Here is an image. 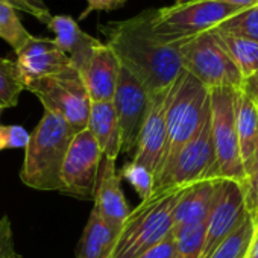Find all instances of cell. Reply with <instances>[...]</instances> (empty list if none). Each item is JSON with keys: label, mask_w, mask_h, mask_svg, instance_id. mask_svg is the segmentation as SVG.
<instances>
[{"label": "cell", "mask_w": 258, "mask_h": 258, "mask_svg": "<svg viewBox=\"0 0 258 258\" xmlns=\"http://www.w3.org/2000/svg\"><path fill=\"white\" fill-rule=\"evenodd\" d=\"M155 8L118 22L99 26L106 46L114 52L120 67L131 73L148 93L149 100L169 93L182 73L179 44L155 32Z\"/></svg>", "instance_id": "cell-1"}, {"label": "cell", "mask_w": 258, "mask_h": 258, "mask_svg": "<svg viewBox=\"0 0 258 258\" xmlns=\"http://www.w3.org/2000/svg\"><path fill=\"white\" fill-rule=\"evenodd\" d=\"M75 137L69 123L58 114H44L29 134L20 178L25 185L41 191H59L61 167Z\"/></svg>", "instance_id": "cell-2"}, {"label": "cell", "mask_w": 258, "mask_h": 258, "mask_svg": "<svg viewBox=\"0 0 258 258\" xmlns=\"http://www.w3.org/2000/svg\"><path fill=\"white\" fill-rule=\"evenodd\" d=\"M210 112V90L204 87L196 78L182 70L175 84L167 93L166 99V131L167 142L164 157L155 173L172 161L178 151L190 142L201 129L204 120Z\"/></svg>", "instance_id": "cell-3"}, {"label": "cell", "mask_w": 258, "mask_h": 258, "mask_svg": "<svg viewBox=\"0 0 258 258\" xmlns=\"http://www.w3.org/2000/svg\"><path fill=\"white\" fill-rule=\"evenodd\" d=\"M184 188L152 195L123 223L111 258H137L172 232V216Z\"/></svg>", "instance_id": "cell-4"}, {"label": "cell", "mask_w": 258, "mask_h": 258, "mask_svg": "<svg viewBox=\"0 0 258 258\" xmlns=\"http://www.w3.org/2000/svg\"><path fill=\"white\" fill-rule=\"evenodd\" d=\"M179 56L182 69L208 90H235L244 84L214 29L182 41L179 44Z\"/></svg>", "instance_id": "cell-5"}, {"label": "cell", "mask_w": 258, "mask_h": 258, "mask_svg": "<svg viewBox=\"0 0 258 258\" xmlns=\"http://www.w3.org/2000/svg\"><path fill=\"white\" fill-rule=\"evenodd\" d=\"M240 11L217 0H187L184 4L155 8L152 26L164 38L182 43L217 28Z\"/></svg>", "instance_id": "cell-6"}, {"label": "cell", "mask_w": 258, "mask_h": 258, "mask_svg": "<svg viewBox=\"0 0 258 258\" xmlns=\"http://www.w3.org/2000/svg\"><path fill=\"white\" fill-rule=\"evenodd\" d=\"M210 124L214 149V179L241 184L246 178L234 123V90H210Z\"/></svg>", "instance_id": "cell-7"}, {"label": "cell", "mask_w": 258, "mask_h": 258, "mask_svg": "<svg viewBox=\"0 0 258 258\" xmlns=\"http://www.w3.org/2000/svg\"><path fill=\"white\" fill-rule=\"evenodd\" d=\"M213 170L214 149L211 142V124L208 112L198 134L178 151L172 161L155 178L152 195L181 190L205 179H214Z\"/></svg>", "instance_id": "cell-8"}, {"label": "cell", "mask_w": 258, "mask_h": 258, "mask_svg": "<svg viewBox=\"0 0 258 258\" xmlns=\"http://www.w3.org/2000/svg\"><path fill=\"white\" fill-rule=\"evenodd\" d=\"M38 97L44 109L61 115L75 134L87 129L91 100L76 69L59 75L37 79L26 85Z\"/></svg>", "instance_id": "cell-9"}, {"label": "cell", "mask_w": 258, "mask_h": 258, "mask_svg": "<svg viewBox=\"0 0 258 258\" xmlns=\"http://www.w3.org/2000/svg\"><path fill=\"white\" fill-rule=\"evenodd\" d=\"M102 160L103 155L88 129L75 134L61 167L59 191L78 199L93 201Z\"/></svg>", "instance_id": "cell-10"}, {"label": "cell", "mask_w": 258, "mask_h": 258, "mask_svg": "<svg viewBox=\"0 0 258 258\" xmlns=\"http://www.w3.org/2000/svg\"><path fill=\"white\" fill-rule=\"evenodd\" d=\"M246 214L240 184L229 179H216L211 208L205 220L201 258H208L213 250L243 222Z\"/></svg>", "instance_id": "cell-11"}, {"label": "cell", "mask_w": 258, "mask_h": 258, "mask_svg": "<svg viewBox=\"0 0 258 258\" xmlns=\"http://www.w3.org/2000/svg\"><path fill=\"white\" fill-rule=\"evenodd\" d=\"M111 103L120 127L121 152L133 154L136 152L140 129L148 112L149 97L142 84L123 67H120Z\"/></svg>", "instance_id": "cell-12"}, {"label": "cell", "mask_w": 258, "mask_h": 258, "mask_svg": "<svg viewBox=\"0 0 258 258\" xmlns=\"http://www.w3.org/2000/svg\"><path fill=\"white\" fill-rule=\"evenodd\" d=\"M16 55L25 85L37 79L59 76L75 69L70 58L50 38L32 37Z\"/></svg>", "instance_id": "cell-13"}, {"label": "cell", "mask_w": 258, "mask_h": 258, "mask_svg": "<svg viewBox=\"0 0 258 258\" xmlns=\"http://www.w3.org/2000/svg\"><path fill=\"white\" fill-rule=\"evenodd\" d=\"M166 99L167 94L151 99L145 121L142 124L133 161L155 173L166 151Z\"/></svg>", "instance_id": "cell-14"}, {"label": "cell", "mask_w": 258, "mask_h": 258, "mask_svg": "<svg viewBox=\"0 0 258 258\" xmlns=\"http://www.w3.org/2000/svg\"><path fill=\"white\" fill-rule=\"evenodd\" d=\"M93 210L111 226L120 228L131 214L126 196L121 188V178L115 169V161L105 158L100 163L94 188Z\"/></svg>", "instance_id": "cell-15"}, {"label": "cell", "mask_w": 258, "mask_h": 258, "mask_svg": "<svg viewBox=\"0 0 258 258\" xmlns=\"http://www.w3.org/2000/svg\"><path fill=\"white\" fill-rule=\"evenodd\" d=\"M234 123L246 176L258 167V100L243 84L234 90Z\"/></svg>", "instance_id": "cell-16"}, {"label": "cell", "mask_w": 258, "mask_h": 258, "mask_svg": "<svg viewBox=\"0 0 258 258\" xmlns=\"http://www.w3.org/2000/svg\"><path fill=\"white\" fill-rule=\"evenodd\" d=\"M118 72L120 64L117 56L105 43H102L93 50L78 73L91 102H111L115 91Z\"/></svg>", "instance_id": "cell-17"}, {"label": "cell", "mask_w": 258, "mask_h": 258, "mask_svg": "<svg viewBox=\"0 0 258 258\" xmlns=\"http://www.w3.org/2000/svg\"><path fill=\"white\" fill-rule=\"evenodd\" d=\"M47 28L55 34V43L70 58L76 72L84 67L93 50L102 44V41L84 32L70 16H52Z\"/></svg>", "instance_id": "cell-18"}, {"label": "cell", "mask_w": 258, "mask_h": 258, "mask_svg": "<svg viewBox=\"0 0 258 258\" xmlns=\"http://www.w3.org/2000/svg\"><path fill=\"white\" fill-rule=\"evenodd\" d=\"M214 188L216 179H205L182 190L172 216V234H176L182 228L207 220Z\"/></svg>", "instance_id": "cell-19"}, {"label": "cell", "mask_w": 258, "mask_h": 258, "mask_svg": "<svg viewBox=\"0 0 258 258\" xmlns=\"http://www.w3.org/2000/svg\"><path fill=\"white\" fill-rule=\"evenodd\" d=\"M87 129L102 155L115 161L121 152V140L117 115L111 102H91Z\"/></svg>", "instance_id": "cell-20"}, {"label": "cell", "mask_w": 258, "mask_h": 258, "mask_svg": "<svg viewBox=\"0 0 258 258\" xmlns=\"http://www.w3.org/2000/svg\"><path fill=\"white\" fill-rule=\"evenodd\" d=\"M118 234L120 228L111 226L91 210L76 247V258H111Z\"/></svg>", "instance_id": "cell-21"}, {"label": "cell", "mask_w": 258, "mask_h": 258, "mask_svg": "<svg viewBox=\"0 0 258 258\" xmlns=\"http://www.w3.org/2000/svg\"><path fill=\"white\" fill-rule=\"evenodd\" d=\"M214 32L217 34L235 67L238 69L243 81L255 76L258 73V41L231 35L217 29H214Z\"/></svg>", "instance_id": "cell-22"}, {"label": "cell", "mask_w": 258, "mask_h": 258, "mask_svg": "<svg viewBox=\"0 0 258 258\" xmlns=\"http://www.w3.org/2000/svg\"><path fill=\"white\" fill-rule=\"evenodd\" d=\"M255 232V223L249 214H246L243 222L213 250L208 258H246Z\"/></svg>", "instance_id": "cell-23"}, {"label": "cell", "mask_w": 258, "mask_h": 258, "mask_svg": "<svg viewBox=\"0 0 258 258\" xmlns=\"http://www.w3.org/2000/svg\"><path fill=\"white\" fill-rule=\"evenodd\" d=\"M26 90L23 76L16 61L0 58V111L14 108Z\"/></svg>", "instance_id": "cell-24"}, {"label": "cell", "mask_w": 258, "mask_h": 258, "mask_svg": "<svg viewBox=\"0 0 258 258\" xmlns=\"http://www.w3.org/2000/svg\"><path fill=\"white\" fill-rule=\"evenodd\" d=\"M34 35L23 26L17 10L0 0V38L7 41L17 53Z\"/></svg>", "instance_id": "cell-25"}, {"label": "cell", "mask_w": 258, "mask_h": 258, "mask_svg": "<svg viewBox=\"0 0 258 258\" xmlns=\"http://www.w3.org/2000/svg\"><path fill=\"white\" fill-rule=\"evenodd\" d=\"M214 29L231 34V35L258 41V7L241 10L240 13L229 17L228 20H225Z\"/></svg>", "instance_id": "cell-26"}, {"label": "cell", "mask_w": 258, "mask_h": 258, "mask_svg": "<svg viewBox=\"0 0 258 258\" xmlns=\"http://www.w3.org/2000/svg\"><path fill=\"white\" fill-rule=\"evenodd\" d=\"M205 222L182 228L175 235L173 258H201Z\"/></svg>", "instance_id": "cell-27"}, {"label": "cell", "mask_w": 258, "mask_h": 258, "mask_svg": "<svg viewBox=\"0 0 258 258\" xmlns=\"http://www.w3.org/2000/svg\"><path fill=\"white\" fill-rule=\"evenodd\" d=\"M118 175H120L121 179H124V181H127L129 184H131V187L140 196L142 202L152 196L154 185H155V178H154V173L151 170H148L146 167L131 161V163L124 164L118 170Z\"/></svg>", "instance_id": "cell-28"}, {"label": "cell", "mask_w": 258, "mask_h": 258, "mask_svg": "<svg viewBox=\"0 0 258 258\" xmlns=\"http://www.w3.org/2000/svg\"><path fill=\"white\" fill-rule=\"evenodd\" d=\"M29 134L20 124L0 123V152L7 149H25L29 142Z\"/></svg>", "instance_id": "cell-29"}, {"label": "cell", "mask_w": 258, "mask_h": 258, "mask_svg": "<svg viewBox=\"0 0 258 258\" xmlns=\"http://www.w3.org/2000/svg\"><path fill=\"white\" fill-rule=\"evenodd\" d=\"M240 187L243 193L244 210L256 226L258 225V167L249 176L244 178Z\"/></svg>", "instance_id": "cell-30"}, {"label": "cell", "mask_w": 258, "mask_h": 258, "mask_svg": "<svg viewBox=\"0 0 258 258\" xmlns=\"http://www.w3.org/2000/svg\"><path fill=\"white\" fill-rule=\"evenodd\" d=\"M4 2L13 5L17 11H23L32 17H35L38 22L47 25L52 19V14L44 4V0H4Z\"/></svg>", "instance_id": "cell-31"}, {"label": "cell", "mask_w": 258, "mask_h": 258, "mask_svg": "<svg viewBox=\"0 0 258 258\" xmlns=\"http://www.w3.org/2000/svg\"><path fill=\"white\" fill-rule=\"evenodd\" d=\"M0 258H22L16 249L13 225L7 214L0 217Z\"/></svg>", "instance_id": "cell-32"}, {"label": "cell", "mask_w": 258, "mask_h": 258, "mask_svg": "<svg viewBox=\"0 0 258 258\" xmlns=\"http://www.w3.org/2000/svg\"><path fill=\"white\" fill-rule=\"evenodd\" d=\"M175 253V235L170 232L161 241L146 249L137 258H173Z\"/></svg>", "instance_id": "cell-33"}, {"label": "cell", "mask_w": 258, "mask_h": 258, "mask_svg": "<svg viewBox=\"0 0 258 258\" xmlns=\"http://www.w3.org/2000/svg\"><path fill=\"white\" fill-rule=\"evenodd\" d=\"M127 0H87V8L85 11L79 16V20L85 19L87 16H90L93 11L97 13H111V11H117L121 7L126 5Z\"/></svg>", "instance_id": "cell-34"}, {"label": "cell", "mask_w": 258, "mask_h": 258, "mask_svg": "<svg viewBox=\"0 0 258 258\" xmlns=\"http://www.w3.org/2000/svg\"><path fill=\"white\" fill-rule=\"evenodd\" d=\"M217 2L231 5V7L238 8V10H249V8L258 7V0H217Z\"/></svg>", "instance_id": "cell-35"}, {"label": "cell", "mask_w": 258, "mask_h": 258, "mask_svg": "<svg viewBox=\"0 0 258 258\" xmlns=\"http://www.w3.org/2000/svg\"><path fill=\"white\" fill-rule=\"evenodd\" d=\"M244 85L253 94V97L258 100V75H255V76L249 78L247 81H244Z\"/></svg>", "instance_id": "cell-36"}, {"label": "cell", "mask_w": 258, "mask_h": 258, "mask_svg": "<svg viewBox=\"0 0 258 258\" xmlns=\"http://www.w3.org/2000/svg\"><path fill=\"white\" fill-rule=\"evenodd\" d=\"M246 258H258V234H255V237L249 246V250L246 253Z\"/></svg>", "instance_id": "cell-37"}, {"label": "cell", "mask_w": 258, "mask_h": 258, "mask_svg": "<svg viewBox=\"0 0 258 258\" xmlns=\"http://www.w3.org/2000/svg\"><path fill=\"white\" fill-rule=\"evenodd\" d=\"M184 2H187V0H175V4H184Z\"/></svg>", "instance_id": "cell-38"}, {"label": "cell", "mask_w": 258, "mask_h": 258, "mask_svg": "<svg viewBox=\"0 0 258 258\" xmlns=\"http://www.w3.org/2000/svg\"><path fill=\"white\" fill-rule=\"evenodd\" d=\"M255 229H256V232H255V234H258V225L255 226Z\"/></svg>", "instance_id": "cell-39"}, {"label": "cell", "mask_w": 258, "mask_h": 258, "mask_svg": "<svg viewBox=\"0 0 258 258\" xmlns=\"http://www.w3.org/2000/svg\"><path fill=\"white\" fill-rule=\"evenodd\" d=\"M256 75H258V73H256Z\"/></svg>", "instance_id": "cell-40"}]
</instances>
